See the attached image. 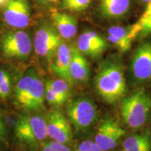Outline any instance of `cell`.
I'll use <instances>...</instances> for the list:
<instances>
[{
    "mask_svg": "<svg viewBox=\"0 0 151 151\" xmlns=\"http://www.w3.org/2000/svg\"><path fill=\"white\" fill-rule=\"evenodd\" d=\"M98 94L108 103H115L125 93L123 71L117 62L107 61L100 66L95 78Z\"/></svg>",
    "mask_w": 151,
    "mask_h": 151,
    "instance_id": "cell-2",
    "label": "cell"
},
{
    "mask_svg": "<svg viewBox=\"0 0 151 151\" xmlns=\"http://www.w3.org/2000/svg\"><path fill=\"white\" fill-rule=\"evenodd\" d=\"M6 127L4 122L0 118V146L6 142Z\"/></svg>",
    "mask_w": 151,
    "mask_h": 151,
    "instance_id": "cell-26",
    "label": "cell"
},
{
    "mask_svg": "<svg viewBox=\"0 0 151 151\" xmlns=\"http://www.w3.org/2000/svg\"><path fill=\"white\" fill-rule=\"evenodd\" d=\"M55 55V61L51 66L52 71L60 78L64 79L68 83H71L69 75V67L72 58L71 48L62 42L57 50Z\"/></svg>",
    "mask_w": 151,
    "mask_h": 151,
    "instance_id": "cell-13",
    "label": "cell"
},
{
    "mask_svg": "<svg viewBox=\"0 0 151 151\" xmlns=\"http://www.w3.org/2000/svg\"><path fill=\"white\" fill-rule=\"evenodd\" d=\"M72 58H71L69 75L71 83L74 81L85 82L88 80L90 76V67L88 62L83 53L76 47L71 48Z\"/></svg>",
    "mask_w": 151,
    "mask_h": 151,
    "instance_id": "cell-14",
    "label": "cell"
},
{
    "mask_svg": "<svg viewBox=\"0 0 151 151\" xmlns=\"http://www.w3.org/2000/svg\"><path fill=\"white\" fill-rule=\"evenodd\" d=\"M67 113L70 121L78 129H85L91 126L97 115L93 101L86 97L78 98L69 104Z\"/></svg>",
    "mask_w": 151,
    "mask_h": 151,
    "instance_id": "cell-6",
    "label": "cell"
},
{
    "mask_svg": "<svg viewBox=\"0 0 151 151\" xmlns=\"http://www.w3.org/2000/svg\"><path fill=\"white\" fill-rule=\"evenodd\" d=\"M38 1L43 4H48V3L55 2V1H56L57 0H38Z\"/></svg>",
    "mask_w": 151,
    "mask_h": 151,
    "instance_id": "cell-28",
    "label": "cell"
},
{
    "mask_svg": "<svg viewBox=\"0 0 151 151\" xmlns=\"http://www.w3.org/2000/svg\"><path fill=\"white\" fill-rule=\"evenodd\" d=\"M106 47L107 43L105 39L91 30L83 32L77 40V48L79 51L92 58L101 55Z\"/></svg>",
    "mask_w": 151,
    "mask_h": 151,
    "instance_id": "cell-12",
    "label": "cell"
},
{
    "mask_svg": "<svg viewBox=\"0 0 151 151\" xmlns=\"http://www.w3.org/2000/svg\"><path fill=\"white\" fill-rule=\"evenodd\" d=\"M92 0H62V9L73 12H82L89 7Z\"/></svg>",
    "mask_w": 151,
    "mask_h": 151,
    "instance_id": "cell-21",
    "label": "cell"
},
{
    "mask_svg": "<svg viewBox=\"0 0 151 151\" xmlns=\"http://www.w3.org/2000/svg\"><path fill=\"white\" fill-rule=\"evenodd\" d=\"M108 35L109 41L122 52L129 50L134 39L131 34V27L126 28L121 26H112L108 30Z\"/></svg>",
    "mask_w": 151,
    "mask_h": 151,
    "instance_id": "cell-17",
    "label": "cell"
},
{
    "mask_svg": "<svg viewBox=\"0 0 151 151\" xmlns=\"http://www.w3.org/2000/svg\"><path fill=\"white\" fill-rule=\"evenodd\" d=\"M123 151H151V138L148 134L129 137L122 145Z\"/></svg>",
    "mask_w": 151,
    "mask_h": 151,
    "instance_id": "cell-18",
    "label": "cell"
},
{
    "mask_svg": "<svg viewBox=\"0 0 151 151\" xmlns=\"http://www.w3.org/2000/svg\"><path fill=\"white\" fill-rule=\"evenodd\" d=\"M51 19L60 37L69 39L76 35L77 21L73 16L52 10L51 11Z\"/></svg>",
    "mask_w": 151,
    "mask_h": 151,
    "instance_id": "cell-15",
    "label": "cell"
},
{
    "mask_svg": "<svg viewBox=\"0 0 151 151\" xmlns=\"http://www.w3.org/2000/svg\"><path fill=\"white\" fill-rule=\"evenodd\" d=\"M9 0H0V7L2 6H5L8 3Z\"/></svg>",
    "mask_w": 151,
    "mask_h": 151,
    "instance_id": "cell-29",
    "label": "cell"
},
{
    "mask_svg": "<svg viewBox=\"0 0 151 151\" xmlns=\"http://www.w3.org/2000/svg\"><path fill=\"white\" fill-rule=\"evenodd\" d=\"M130 0H99V11L106 18H118L129 11Z\"/></svg>",
    "mask_w": 151,
    "mask_h": 151,
    "instance_id": "cell-16",
    "label": "cell"
},
{
    "mask_svg": "<svg viewBox=\"0 0 151 151\" xmlns=\"http://www.w3.org/2000/svg\"><path fill=\"white\" fill-rule=\"evenodd\" d=\"M6 23L14 28H24L29 25L31 9L26 0H9L3 13Z\"/></svg>",
    "mask_w": 151,
    "mask_h": 151,
    "instance_id": "cell-8",
    "label": "cell"
},
{
    "mask_svg": "<svg viewBox=\"0 0 151 151\" xmlns=\"http://www.w3.org/2000/svg\"><path fill=\"white\" fill-rule=\"evenodd\" d=\"M1 48L4 55L11 59H27L32 50L31 38L22 30L6 32L1 39Z\"/></svg>",
    "mask_w": 151,
    "mask_h": 151,
    "instance_id": "cell-5",
    "label": "cell"
},
{
    "mask_svg": "<svg viewBox=\"0 0 151 151\" xmlns=\"http://www.w3.org/2000/svg\"><path fill=\"white\" fill-rule=\"evenodd\" d=\"M131 33L134 39L139 35L147 36L151 34V16L131 26Z\"/></svg>",
    "mask_w": 151,
    "mask_h": 151,
    "instance_id": "cell-22",
    "label": "cell"
},
{
    "mask_svg": "<svg viewBox=\"0 0 151 151\" xmlns=\"http://www.w3.org/2000/svg\"><path fill=\"white\" fill-rule=\"evenodd\" d=\"M14 132L19 141L35 148L48 137L46 120L40 116L21 115L15 124Z\"/></svg>",
    "mask_w": 151,
    "mask_h": 151,
    "instance_id": "cell-3",
    "label": "cell"
},
{
    "mask_svg": "<svg viewBox=\"0 0 151 151\" xmlns=\"http://www.w3.org/2000/svg\"><path fill=\"white\" fill-rule=\"evenodd\" d=\"M124 134V130L111 119L105 120L100 124L94 142L102 151H109L116 147L118 141Z\"/></svg>",
    "mask_w": 151,
    "mask_h": 151,
    "instance_id": "cell-10",
    "label": "cell"
},
{
    "mask_svg": "<svg viewBox=\"0 0 151 151\" xmlns=\"http://www.w3.org/2000/svg\"><path fill=\"white\" fill-rule=\"evenodd\" d=\"M150 16H151V0L147 4V6L146 9H145L144 12H143V14L141 15V18H139V20H138V21H142V20H145V19L147 18Z\"/></svg>",
    "mask_w": 151,
    "mask_h": 151,
    "instance_id": "cell-27",
    "label": "cell"
},
{
    "mask_svg": "<svg viewBox=\"0 0 151 151\" xmlns=\"http://www.w3.org/2000/svg\"><path fill=\"white\" fill-rule=\"evenodd\" d=\"M61 43V38L58 31L49 24H43L36 31L34 48L39 56L51 60Z\"/></svg>",
    "mask_w": 151,
    "mask_h": 151,
    "instance_id": "cell-7",
    "label": "cell"
},
{
    "mask_svg": "<svg viewBox=\"0 0 151 151\" xmlns=\"http://www.w3.org/2000/svg\"><path fill=\"white\" fill-rule=\"evenodd\" d=\"M141 1H142V2H143V3H147L148 4L149 1H150V0H141Z\"/></svg>",
    "mask_w": 151,
    "mask_h": 151,
    "instance_id": "cell-30",
    "label": "cell"
},
{
    "mask_svg": "<svg viewBox=\"0 0 151 151\" xmlns=\"http://www.w3.org/2000/svg\"><path fill=\"white\" fill-rule=\"evenodd\" d=\"M48 144L50 145L53 151H71V149L66 146L65 143H61L53 141L49 142Z\"/></svg>",
    "mask_w": 151,
    "mask_h": 151,
    "instance_id": "cell-25",
    "label": "cell"
},
{
    "mask_svg": "<svg viewBox=\"0 0 151 151\" xmlns=\"http://www.w3.org/2000/svg\"><path fill=\"white\" fill-rule=\"evenodd\" d=\"M45 98L49 104L52 105H62L66 101L46 83L45 85Z\"/></svg>",
    "mask_w": 151,
    "mask_h": 151,
    "instance_id": "cell-23",
    "label": "cell"
},
{
    "mask_svg": "<svg viewBox=\"0 0 151 151\" xmlns=\"http://www.w3.org/2000/svg\"><path fill=\"white\" fill-rule=\"evenodd\" d=\"M78 151H102L95 142L90 139H87L80 143L78 147Z\"/></svg>",
    "mask_w": 151,
    "mask_h": 151,
    "instance_id": "cell-24",
    "label": "cell"
},
{
    "mask_svg": "<svg viewBox=\"0 0 151 151\" xmlns=\"http://www.w3.org/2000/svg\"><path fill=\"white\" fill-rule=\"evenodd\" d=\"M134 76L140 81L151 78V43H145L136 50L132 61Z\"/></svg>",
    "mask_w": 151,
    "mask_h": 151,
    "instance_id": "cell-11",
    "label": "cell"
},
{
    "mask_svg": "<svg viewBox=\"0 0 151 151\" xmlns=\"http://www.w3.org/2000/svg\"><path fill=\"white\" fill-rule=\"evenodd\" d=\"M46 84L48 85L58 95L60 96L65 101H67L70 96V88H69L67 81L64 79L60 78L56 79V80L48 81L46 82Z\"/></svg>",
    "mask_w": 151,
    "mask_h": 151,
    "instance_id": "cell-20",
    "label": "cell"
},
{
    "mask_svg": "<svg viewBox=\"0 0 151 151\" xmlns=\"http://www.w3.org/2000/svg\"><path fill=\"white\" fill-rule=\"evenodd\" d=\"M47 134L53 141L67 143L71 141V129L67 119L60 111H50L47 116Z\"/></svg>",
    "mask_w": 151,
    "mask_h": 151,
    "instance_id": "cell-9",
    "label": "cell"
},
{
    "mask_svg": "<svg viewBox=\"0 0 151 151\" xmlns=\"http://www.w3.org/2000/svg\"><path fill=\"white\" fill-rule=\"evenodd\" d=\"M151 109V98L143 91H139L126 98L121 105L124 122L132 128L140 127L146 122Z\"/></svg>",
    "mask_w": 151,
    "mask_h": 151,
    "instance_id": "cell-4",
    "label": "cell"
},
{
    "mask_svg": "<svg viewBox=\"0 0 151 151\" xmlns=\"http://www.w3.org/2000/svg\"><path fill=\"white\" fill-rule=\"evenodd\" d=\"M14 97L16 105L24 110L38 111L43 109L45 85L35 69L27 71L18 81Z\"/></svg>",
    "mask_w": 151,
    "mask_h": 151,
    "instance_id": "cell-1",
    "label": "cell"
},
{
    "mask_svg": "<svg viewBox=\"0 0 151 151\" xmlns=\"http://www.w3.org/2000/svg\"><path fill=\"white\" fill-rule=\"evenodd\" d=\"M12 91V79L9 73L0 69V100L6 101L10 97Z\"/></svg>",
    "mask_w": 151,
    "mask_h": 151,
    "instance_id": "cell-19",
    "label": "cell"
}]
</instances>
